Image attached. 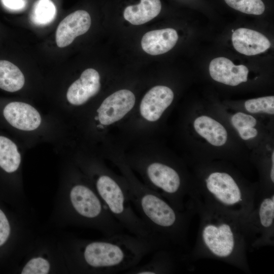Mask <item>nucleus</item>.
<instances>
[{
    "label": "nucleus",
    "mask_w": 274,
    "mask_h": 274,
    "mask_svg": "<svg viewBox=\"0 0 274 274\" xmlns=\"http://www.w3.org/2000/svg\"><path fill=\"white\" fill-rule=\"evenodd\" d=\"M192 199L195 214L199 218L198 230L193 247L182 254L181 260L190 262L213 259L250 273L242 220L195 195Z\"/></svg>",
    "instance_id": "obj_1"
},
{
    "label": "nucleus",
    "mask_w": 274,
    "mask_h": 274,
    "mask_svg": "<svg viewBox=\"0 0 274 274\" xmlns=\"http://www.w3.org/2000/svg\"><path fill=\"white\" fill-rule=\"evenodd\" d=\"M133 209L148 229L166 245L188 249L191 211L174 208L157 192L133 180L127 185Z\"/></svg>",
    "instance_id": "obj_2"
},
{
    "label": "nucleus",
    "mask_w": 274,
    "mask_h": 274,
    "mask_svg": "<svg viewBox=\"0 0 274 274\" xmlns=\"http://www.w3.org/2000/svg\"><path fill=\"white\" fill-rule=\"evenodd\" d=\"M193 193L201 200L244 220L255 204L258 187L242 184L227 172L215 170L193 186Z\"/></svg>",
    "instance_id": "obj_3"
},
{
    "label": "nucleus",
    "mask_w": 274,
    "mask_h": 274,
    "mask_svg": "<svg viewBox=\"0 0 274 274\" xmlns=\"http://www.w3.org/2000/svg\"><path fill=\"white\" fill-rule=\"evenodd\" d=\"M242 226L249 251L274 245V192L257 195Z\"/></svg>",
    "instance_id": "obj_4"
},
{
    "label": "nucleus",
    "mask_w": 274,
    "mask_h": 274,
    "mask_svg": "<svg viewBox=\"0 0 274 274\" xmlns=\"http://www.w3.org/2000/svg\"><path fill=\"white\" fill-rule=\"evenodd\" d=\"M134 94L127 89H121L108 96L97 110V118L104 125L113 124L122 119L133 107Z\"/></svg>",
    "instance_id": "obj_5"
},
{
    "label": "nucleus",
    "mask_w": 274,
    "mask_h": 274,
    "mask_svg": "<svg viewBox=\"0 0 274 274\" xmlns=\"http://www.w3.org/2000/svg\"><path fill=\"white\" fill-rule=\"evenodd\" d=\"M91 23L89 14L85 10L76 11L65 17L56 32V42L59 48L70 45L78 36L86 33Z\"/></svg>",
    "instance_id": "obj_6"
},
{
    "label": "nucleus",
    "mask_w": 274,
    "mask_h": 274,
    "mask_svg": "<svg viewBox=\"0 0 274 274\" xmlns=\"http://www.w3.org/2000/svg\"><path fill=\"white\" fill-rule=\"evenodd\" d=\"M174 97L173 91L167 86L158 85L152 87L141 100V115L149 121H157L170 105Z\"/></svg>",
    "instance_id": "obj_7"
},
{
    "label": "nucleus",
    "mask_w": 274,
    "mask_h": 274,
    "mask_svg": "<svg viewBox=\"0 0 274 274\" xmlns=\"http://www.w3.org/2000/svg\"><path fill=\"white\" fill-rule=\"evenodd\" d=\"M3 115L10 125L23 131L35 130L42 122L39 112L32 106L23 102H10L4 109Z\"/></svg>",
    "instance_id": "obj_8"
},
{
    "label": "nucleus",
    "mask_w": 274,
    "mask_h": 274,
    "mask_svg": "<svg viewBox=\"0 0 274 274\" xmlns=\"http://www.w3.org/2000/svg\"><path fill=\"white\" fill-rule=\"evenodd\" d=\"M100 88L98 72L89 68L84 70L80 77L70 85L66 92V98L70 104L80 106L95 95Z\"/></svg>",
    "instance_id": "obj_9"
},
{
    "label": "nucleus",
    "mask_w": 274,
    "mask_h": 274,
    "mask_svg": "<svg viewBox=\"0 0 274 274\" xmlns=\"http://www.w3.org/2000/svg\"><path fill=\"white\" fill-rule=\"evenodd\" d=\"M209 72L215 81L232 86L247 82L249 73L244 65H234L230 59L223 57L214 58L211 61Z\"/></svg>",
    "instance_id": "obj_10"
},
{
    "label": "nucleus",
    "mask_w": 274,
    "mask_h": 274,
    "mask_svg": "<svg viewBox=\"0 0 274 274\" xmlns=\"http://www.w3.org/2000/svg\"><path fill=\"white\" fill-rule=\"evenodd\" d=\"M232 42L237 52L248 56L264 52L270 46L269 41L263 35L246 28H239L234 31Z\"/></svg>",
    "instance_id": "obj_11"
},
{
    "label": "nucleus",
    "mask_w": 274,
    "mask_h": 274,
    "mask_svg": "<svg viewBox=\"0 0 274 274\" xmlns=\"http://www.w3.org/2000/svg\"><path fill=\"white\" fill-rule=\"evenodd\" d=\"M178 40L176 30L173 28L154 30L146 32L142 37L143 50L152 55L164 54L171 50Z\"/></svg>",
    "instance_id": "obj_12"
},
{
    "label": "nucleus",
    "mask_w": 274,
    "mask_h": 274,
    "mask_svg": "<svg viewBox=\"0 0 274 274\" xmlns=\"http://www.w3.org/2000/svg\"><path fill=\"white\" fill-rule=\"evenodd\" d=\"M149 261L131 268L125 271L128 274H166L173 273L175 269L174 256L169 249L160 248L154 252Z\"/></svg>",
    "instance_id": "obj_13"
},
{
    "label": "nucleus",
    "mask_w": 274,
    "mask_h": 274,
    "mask_svg": "<svg viewBox=\"0 0 274 274\" xmlns=\"http://www.w3.org/2000/svg\"><path fill=\"white\" fill-rule=\"evenodd\" d=\"M161 10L160 0H141L138 4L126 7L123 11V17L133 25H141L156 17Z\"/></svg>",
    "instance_id": "obj_14"
},
{
    "label": "nucleus",
    "mask_w": 274,
    "mask_h": 274,
    "mask_svg": "<svg viewBox=\"0 0 274 274\" xmlns=\"http://www.w3.org/2000/svg\"><path fill=\"white\" fill-rule=\"evenodd\" d=\"M195 131L209 143L215 146L225 144L227 133L223 126L216 120L207 116L197 117L194 121Z\"/></svg>",
    "instance_id": "obj_15"
},
{
    "label": "nucleus",
    "mask_w": 274,
    "mask_h": 274,
    "mask_svg": "<svg viewBox=\"0 0 274 274\" xmlns=\"http://www.w3.org/2000/svg\"><path fill=\"white\" fill-rule=\"evenodd\" d=\"M25 83L24 76L13 63L0 60V88L13 92L20 90Z\"/></svg>",
    "instance_id": "obj_16"
},
{
    "label": "nucleus",
    "mask_w": 274,
    "mask_h": 274,
    "mask_svg": "<svg viewBox=\"0 0 274 274\" xmlns=\"http://www.w3.org/2000/svg\"><path fill=\"white\" fill-rule=\"evenodd\" d=\"M20 162L21 155L16 145L8 138L0 136V166L8 173H13Z\"/></svg>",
    "instance_id": "obj_17"
},
{
    "label": "nucleus",
    "mask_w": 274,
    "mask_h": 274,
    "mask_svg": "<svg viewBox=\"0 0 274 274\" xmlns=\"http://www.w3.org/2000/svg\"><path fill=\"white\" fill-rule=\"evenodd\" d=\"M56 12L55 6L51 0H38L34 5L31 19L36 24H47L54 19Z\"/></svg>",
    "instance_id": "obj_18"
},
{
    "label": "nucleus",
    "mask_w": 274,
    "mask_h": 274,
    "mask_svg": "<svg viewBox=\"0 0 274 274\" xmlns=\"http://www.w3.org/2000/svg\"><path fill=\"white\" fill-rule=\"evenodd\" d=\"M232 8L242 13L261 15L265 10V6L261 0H224Z\"/></svg>",
    "instance_id": "obj_19"
},
{
    "label": "nucleus",
    "mask_w": 274,
    "mask_h": 274,
    "mask_svg": "<svg viewBox=\"0 0 274 274\" xmlns=\"http://www.w3.org/2000/svg\"><path fill=\"white\" fill-rule=\"evenodd\" d=\"M245 107L247 111L251 113L262 112L273 114L274 96H268L249 99L245 102Z\"/></svg>",
    "instance_id": "obj_20"
},
{
    "label": "nucleus",
    "mask_w": 274,
    "mask_h": 274,
    "mask_svg": "<svg viewBox=\"0 0 274 274\" xmlns=\"http://www.w3.org/2000/svg\"><path fill=\"white\" fill-rule=\"evenodd\" d=\"M50 269L48 261L41 257L30 260L22 270V274H46Z\"/></svg>",
    "instance_id": "obj_21"
},
{
    "label": "nucleus",
    "mask_w": 274,
    "mask_h": 274,
    "mask_svg": "<svg viewBox=\"0 0 274 274\" xmlns=\"http://www.w3.org/2000/svg\"><path fill=\"white\" fill-rule=\"evenodd\" d=\"M231 123L233 127L238 131L247 127H254L257 121L251 115L238 112L232 117Z\"/></svg>",
    "instance_id": "obj_22"
},
{
    "label": "nucleus",
    "mask_w": 274,
    "mask_h": 274,
    "mask_svg": "<svg viewBox=\"0 0 274 274\" xmlns=\"http://www.w3.org/2000/svg\"><path fill=\"white\" fill-rule=\"evenodd\" d=\"M10 232V227L8 220L0 210V246L3 245L8 239Z\"/></svg>",
    "instance_id": "obj_23"
},
{
    "label": "nucleus",
    "mask_w": 274,
    "mask_h": 274,
    "mask_svg": "<svg viewBox=\"0 0 274 274\" xmlns=\"http://www.w3.org/2000/svg\"><path fill=\"white\" fill-rule=\"evenodd\" d=\"M4 5L7 8L12 10H20L25 5V0H2Z\"/></svg>",
    "instance_id": "obj_24"
},
{
    "label": "nucleus",
    "mask_w": 274,
    "mask_h": 274,
    "mask_svg": "<svg viewBox=\"0 0 274 274\" xmlns=\"http://www.w3.org/2000/svg\"><path fill=\"white\" fill-rule=\"evenodd\" d=\"M241 138L247 140L255 137L258 133L257 130L253 127H247L237 131Z\"/></svg>",
    "instance_id": "obj_25"
}]
</instances>
